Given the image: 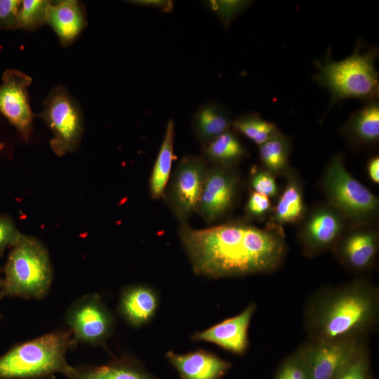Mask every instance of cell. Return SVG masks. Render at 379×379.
Returning a JSON list of instances; mask_svg holds the SVG:
<instances>
[{
	"mask_svg": "<svg viewBox=\"0 0 379 379\" xmlns=\"http://www.w3.org/2000/svg\"><path fill=\"white\" fill-rule=\"evenodd\" d=\"M178 236L192 268L210 278L269 273L281 267L287 246L282 227L243 222L197 230L182 222Z\"/></svg>",
	"mask_w": 379,
	"mask_h": 379,
	"instance_id": "6da1fadb",
	"label": "cell"
},
{
	"mask_svg": "<svg viewBox=\"0 0 379 379\" xmlns=\"http://www.w3.org/2000/svg\"><path fill=\"white\" fill-rule=\"evenodd\" d=\"M379 314V290L358 279L317 292L305 312L310 341L365 338L375 327Z\"/></svg>",
	"mask_w": 379,
	"mask_h": 379,
	"instance_id": "7a4b0ae2",
	"label": "cell"
},
{
	"mask_svg": "<svg viewBox=\"0 0 379 379\" xmlns=\"http://www.w3.org/2000/svg\"><path fill=\"white\" fill-rule=\"evenodd\" d=\"M72 333L55 331L20 343L0 357V379H38L69 368L67 351L74 346Z\"/></svg>",
	"mask_w": 379,
	"mask_h": 379,
	"instance_id": "3957f363",
	"label": "cell"
},
{
	"mask_svg": "<svg viewBox=\"0 0 379 379\" xmlns=\"http://www.w3.org/2000/svg\"><path fill=\"white\" fill-rule=\"evenodd\" d=\"M4 272L0 300L4 297L41 299L53 279L46 247L37 239L22 234L13 246Z\"/></svg>",
	"mask_w": 379,
	"mask_h": 379,
	"instance_id": "277c9868",
	"label": "cell"
},
{
	"mask_svg": "<svg viewBox=\"0 0 379 379\" xmlns=\"http://www.w3.org/2000/svg\"><path fill=\"white\" fill-rule=\"evenodd\" d=\"M378 51L361 53L359 46L351 55L341 61L329 58L317 64L314 79L326 88L331 105L346 98H358L371 102L379 92L378 74L375 61Z\"/></svg>",
	"mask_w": 379,
	"mask_h": 379,
	"instance_id": "5b68a950",
	"label": "cell"
},
{
	"mask_svg": "<svg viewBox=\"0 0 379 379\" xmlns=\"http://www.w3.org/2000/svg\"><path fill=\"white\" fill-rule=\"evenodd\" d=\"M321 183L328 204L354 226L366 225L376 215L378 197L347 170L341 155L332 157Z\"/></svg>",
	"mask_w": 379,
	"mask_h": 379,
	"instance_id": "8992f818",
	"label": "cell"
},
{
	"mask_svg": "<svg viewBox=\"0 0 379 379\" xmlns=\"http://www.w3.org/2000/svg\"><path fill=\"white\" fill-rule=\"evenodd\" d=\"M41 116L53 133L50 145L55 154L62 156L77 149L84 130L82 115L64 86H58L48 93Z\"/></svg>",
	"mask_w": 379,
	"mask_h": 379,
	"instance_id": "52a82bcc",
	"label": "cell"
},
{
	"mask_svg": "<svg viewBox=\"0 0 379 379\" xmlns=\"http://www.w3.org/2000/svg\"><path fill=\"white\" fill-rule=\"evenodd\" d=\"M366 348L365 338L310 341L298 348L312 379H333Z\"/></svg>",
	"mask_w": 379,
	"mask_h": 379,
	"instance_id": "ba28073f",
	"label": "cell"
},
{
	"mask_svg": "<svg viewBox=\"0 0 379 379\" xmlns=\"http://www.w3.org/2000/svg\"><path fill=\"white\" fill-rule=\"evenodd\" d=\"M207 170L204 159L198 157H183L177 164L166 197L182 222L197 211Z\"/></svg>",
	"mask_w": 379,
	"mask_h": 379,
	"instance_id": "9c48e42d",
	"label": "cell"
},
{
	"mask_svg": "<svg viewBox=\"0 0 379 379\" xmlns=\"http://www.w3.org/2000/svg\"><path fill=\"white\" fill-rule=\"evenodd\" d=\"M65 320L76 343L91 345L102 344L114 326L112 315L96 294L86 295L74 302Z\"/></svg>",
	"mask_w": 379,
	"mask_h": 379,
	"instance_id": "30bf717a",
	"label": "cell"
},
{
	"mask_svg": "<svg viewBox=\"0 0 379 379\" xmlns=\"http://www.w3.org/2000/svg\"><path fill=\"white\" fill-rule=\"evenodd\" d=\"M302 220L299 239L304 253L308 257L333 249L345 234L347 222L329 204L316 206Z\"/></svg>",
	"mask_w": 379,
	"mask_h": 379,
	"instance_id": "8fae6325",
	"label": "cell"
},
{
	"mask_svg": "<svg viewBox=\"0 0 379 379\" xmlns=\"http://www.w3.org/2000/svg\"><path fill=\"white\" fill-rule=\"evenodd\" d=\"M230 166L216 164L207 170L196 211L208 223L225 214L234 203L238 177Z\"/></svg>",
	"mask_w": 379,
	"mask_h": 379,
	"instance_id": "7c38bea8",
	"label": "cell"
},
{
	"mask_svg": "<svg viewBox=\"0 0 379 379\" xmlns=\"http://www.w3.org/2000/svg\"><path fill=\"white\" fill-rule=\"evenodd\" d=\"M0 85V112L28 140L33 113L29 104L28 87L32 78L15 69H7Z\"/></svg>",
	"mask_w": 379,
	"mask_h": 379,
	"instance_id": "4fadbf2b",
	"label": "cell"
},
{
	"mask_svg": "<svg viewBox=\"0 0 379 379\" xmlns=\"http://www.w3.org/2000/svg\"><path fill=\"white\" fill-rule=\"evenodd\" d=\"M338 259L348 269L363 272L374 263L378 250V233L366 225L345 233L333 248Z\"/></svg>",
	"mask_w": 379,
	"mask_h": 379,
	"instance_id": "5bb4252c",
	"label": "cell"
},
{
	"mask_svg": "<svg viewBox=\"0 0 379 379\" xmlns=\"http://www.w3.org/2000/svg\"><path fill=\"white\" fill-rule=\"evenodd\" d=\"M255 309V303H251L239 314L195 333L192 338L214 343L235 354H242L248 346V329Z\"/></svg>",
	"mask_w": 379,
	"mask_h": 379,
	"instance_id": "9a60e30c",
	"label": "cell"
},
{
	"mask_svg": "<svg viewBox=\"0 0 379 379\" xmlns=\"http://www.w3.org/2000/svg\"><path fill=\"white\" fill-rule=\"evenodd\" d=\"M166 357L182 379H220L231 367L230 363L203 350L184 354L169 351Z\"/></svg>",
	"mask_w": 379,
	"mask_h": 379,
	"instance_id": "2e32d148",
	"label": "cell"
},
{
	"mask_svg": "<svg viewBox=\"0 0 379 379\" xmlns=\"http://www.w3.org/2000/svg\"><path fill=\"white\" fill-rule=\"evenodd\" d=\"M46 23L52 27L64 46L69 45L86 25L81 4L76 0L51 1Z\"/></svg>",
	"mask_w": 379,
	"mask_h": 379,
	"instance_id": "e0dca14e",
	"label": "cell"
},
{
	"mask_svg": "<svg viewBox=\"0 0 379 379\" xmlns=\"http://www.w3.org/2000/svg\"><path fill=\"white\" fill-rule=\"evenodd\" d=\"M158 304V296L154 290L146 286L136 285L122 292L119 310L129 324L138 327L152 319Z\"/></svg>",
	"mask_w": 379,
	"mask_h": 379,
	"instance_id": "ac0fdd59",
	"label": "cell"
},
{
	"mask_svg": "<svg viewBox=\"0 0 379 379\" xmlns=\"http://www.w3.org/2000/svg\"><path fill=\"white\" fill-rule=\"evenodd\" d=\"M65 375L68 379H156L128 359H116L102 366H70Z\"/></svg>",
	"mask_w": 379,
	"mask_h": 379,
	"instance_id": "d6986e66",
	"label": "cell"
},
{
	"mask_svg": "<svg viewBox=\"0 0 379 379\" xmlns=\"http://www.w3.org/2000/svg\"><path fill=\"white\" fill-rule=\"evenodd\" d=\"M232 122L228 109L219 102L211 101L197 110L192 119V127L197 139L206 145L229 131Z\"/></svg>",
	"mask_w": 379,
	"mask_h": 379,
	"instance_id": "ffe728a7",
	"label": "cell"
},
{
	"mask_svg": "<svg viewBox=\"0 0 379 379\" xmlns=\"http://www.w3.org/2000/svg\"><path fill=\"white\" fill-rule=\"evenodd\" d=\"M306 214V206L300 182L291 175L283 190L269 222L281 226L284 224L295 223L303 219Z\"/></svg>",
	"mask_w": 379,
	"mask_h": 379,
	"instance_id": "44dd1931",
	"label": "cell"
},
{
	"mask_svg": "<svg viewBox=\"0 0 379 379\" xmlns=\"http://www.w3.org/2000/svg\"><path fill=\"white\" fill-rule=\"evenodd\" d=\"M343 133L353 142H375L379 138V105L375 100L351 116L343 127Z\"/></svg>",
	"mask_w": 379,
	"mask_h": 379,
	"instance_id": "7402d4cb",
	"label": "cell"
},
{
	"mask_svg": "<svg viewBox=\"0 0 379 379\" xmlns=\"http://www.w3.org/2000/svg\"><path fill=\"white\" fill-rule=\"evenodd\" d=\"M175 125L172 119L168 121L164 137L159 149L149 179V192L152 198H161L170 178L173 152Z\"/></svg>",
	"mask_w": 379,
	"mask_h": 379,
	"instance_id": "603a6c76",
	"label": "cell"
},
{
	"mask_svg": "<svg viewBox=\"0 0 379 379\" xmlns=\"http://www.w3.org/2000/svg\"><path fill=\"white\" fill-rule=\"evenodd\" d=\"M247 152L236 135L227 131L204 145V156L216 164L230 166Z\"/></svg>",
	"mask_w": 379,
	"mask_h": 379,
	"instance_id": "cb8c5ba5",
	"label": "cell"
},
{
	"mask_svg": "<svg viewBox=\"0 0 379 379\" xmlns=\"http://www.w3.org/2000/svg\"><path fill=\"white\" fill-rule=\"evenodd\" d=\"M291 144L281 133L259 146V157L265 169L275 174L285 173L288 168Z\"/></svg>",
	"mask_w": 379,
	"mask_h": 379,
	"instance_id": "d4e9b609",
	"label": "cell"
},
{
	"mask_svg": "<svg viewBox=\"0 0 379 379\" xmlns=\"http://www.w3.org/2000/svg\"><path fill=\"white\" fill-rule=\"evenodd\" d=\"M232 125L238 132L259 146L281 133L275 124L255 114L239 117L232 122Z\"/></svg>",
	"mask_w": 379,
	"mask_h": 379,
	"instance_id": "484cf974",
	"label": "cell"
},
{
	"mask_svg": "<svg viewBox=\"0 0 379 379\" xmlns=\"http://www.w3.org/2000/svg\"><path fill=\"white\" fill-rule=\"evenodd\" d=\"M50 2L46 0L21 1L18 29L33 31L46 23Z\"/></svg>",
	"mask_w": 379,
	"mask_h": 379,
	"instance_id": "4316f807",
	"label": "cell"
},
{
	"mask_svg": "<svg viewBox=\"0 0 379 379\" xmlns=\"http://www.w3.org/2000/svg\"><path fill=\"white\" fill-rule=\"evenodd\" d=\"M274 379H312L298 349L282 361Z\"/></svg>",
	"mask_w": 379,
	"mask_h": 379,
	"instance_id": "83f0119b",
	"label": "cell"
},
{
	"mask_svg": "<svg viewBox=\"0 0 379 379\" xmlns=\"http://www.w3.org/2000/svg\"><path fill=\"white\" fill-rule=\"evenodd\" d=\"M206 6L221 20L225 28H228L234 18L251 4L243 0H211Z\"/></svg>",
	"mask_w": 379,
	"mask_h": 379,
	"instance_id": "f1b7e54d",
	"label": "cell"
},
{
	"mask_svg": "<svg viewBox=\"0 0 379 379\" xmlns=\"http://www.w3.org/2000/svg\"><path fill=\"white\" fill-rule=\"evenodd\" d=\"M333 379H373L367 349L364 350Z\"/></svg>",
	"mask_w": 379,
	"mask_h": 379,
	"instance_id": "f546056e",
	"label": "cell"
},
{
	"mask_svg": "<svg viewBox=\"0 0 379 379\" xmlns=\"http://www.w3.org/2000/svg\"><path fill=\"white\" fill-rule=\"evenodd\" d=\"M250 183L255 192L268 197H274L278 194L279 187L275 175L265 168L253 167L251 169Z\"/></svg>",
	"mask_w": 379,
	"mask_h": 379,
	"instance_id": "4dcf8cb0",
	"label": "cell"
},
{
	"mask_svg": "<svg viewBox=\"0 0 379 379\" xmlns=\"http://www.w3.org/2000/svg\"><path fill=\"white\" fill-rule=\"evenodd\" d=\"M21 1L0 0V28L18 29Z\"/></svg>",
	"mask_w": 379,
	"mask_h": 379,
	"instance_id": "1f68e13d",
	"label": "cell"
},
{
	"mask_svg": "<svg viewBox=\"0 0 379 379\" xmlns=\"http://www.w3.org/2000/svg\"><path fill=\"white\" fill-rule=\"evenodd\" d=\"M272 211L271 201L268 197L253 192L246 205V213L251 218H262Z\"/></svg>",
	"mask_w": 379,
	"mask_h": 379,
	"instance_id": "d6a6232c",
	"label": "cell"
},
{
	"mask_svg": "<svg viewBox=\"0 0 379 379\" xmlns=\"http://www.w3.org/2000/svg\"><path fill=\"white\" fill-rule=\"evenodd\" d=\"M20 235L9 217L0 215V255L7 247L13 246Z\"/></svg>",
	"mask_w": 379,
	"mask_h": 379,
	"instance_id": "836d02e7",
	"label": "cell"
},
{
	"mask_svg": "<svg viewBox=\"0 0 379 379\" xmlns=\"http://www.w3.org/2000/svg\"><path fill=\"white\" fill-rule=\"evenodd\" d=\"M133 4L148 8H157L164 12H171L173 9V1L169 0H134Z\"/></svg>",
	"mask_w": 379,
	"mask_h": 379,
	"instance_id": "e575fe53",
	"label": "cell"
},
{
	"mask_svg": "<svg viewBox=\"0 0 379 379\" xmlns=\"http://www.w3.org/2000/svg\"><path fill=\"white\" fill-rule=\"evenodd\" d=\"M368 176L371 180L375 183L379 182V158L375 157L372 158L367 165Z\"/></svg>",
	"mask_w": 379,
	"mask_h": 379,
	"instance_id": "d590c367",
	"label": "cell"
},
{
	"mask_svg": "<svg viewBox=\"0 0 379 379\" xmlns=\"http://www.w3.org/2000/svg\"><path fill=\"white\" fill-rule=\"evenodd\" d=\"M4 146V145L3 143H0V151L2 149Z\"/></svg>",
	"mask_w": 379,
	"mask_h": 379,
	"instance_id": "8d00e7d4",
	"label": "cell"
},
{
	"mask_svg": "<svg viewBox=\"0 0 379 379\" xmlns=\"http://www.w3.org/2000/svg\"><path fill=\"white\" fill-rule=\"evenodd\" d=\"M2 282H3V279L0 277V288L1 286Z\"/></svg>",
	"mask_w": 379,
	"mask_h": 379,
	"instance_id": "74e56055",
	"label": "cell"
}]
</instances>
